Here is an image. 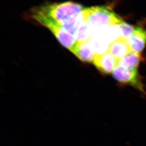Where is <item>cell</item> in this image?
Instances as JSON below:
<instances>
[{"instance_id": "cell-6", "label": "cell", "mask_w": 146, "mask_h": 146, "mask_svg": "<svg viewBox=\"0 0 146 146\" xmlns=\"http://www.w3.org/2000/svg\"><path fill=\"white\" fill-rule=\"evenodd\" d=\"M127 41L132 52L140 54L146 46V30L140 27H135L133 33Z\"/></svg>"}, {"instance_id": "cell-3", "label": "cell", "mask_w": 146, "mask_h": 146, "mask_svg": "<svg viewBox=\"0 0 146 146\" xmlns=\"http://www.w3.org/2000/svg\"><path fill=\"white\" fill-rule=\"evenodd\" d=\"M35 20L47 28L61 45L70 51L72 50L77 42L74 36L66 31L60 25L43 18H38Z\"/></svg>"}, {"instance_id": "cell-2", "label": "cell", "mask_w": 146, "mask_h": 146, "mask_svg": "<svg viewBox=\"0 0 146 146\" xmlns=\"http://www.w3.org/2000/svg\"><path fill=\"white\" fill-rule=\"evenodd\" d=\"M85 21L94 30V33L102 28L117 25L123 21L112 9L106 6L88 7L83 10Z\"/></svg>"}, {"instance_id": "cell-8", "label": "cell", "mask_w": 146, "mask_h": 146, "mask_svg": "<svg viewBox=\"0 0 146 146\" xmlns=\"http://www.w3.org/2000/svg\"><path fill=\"white\" fill-rule=\"evenodd\" d=\"M108 52L117 60H119L129 53L132 52L127 40L121 37L109 44Z\"/></svg>"}, {"instance_id": "cell-9", "label": "cell", "mask_w": 146, "mask_h": 146, "mask_svg": "<svg viewBox=\"0 0 146 146\" xmlns=\"http://www.w3.org/2000/svg\"><path fill=\"white\" fill-rule=\"evenodd\" d=\"M143 59L139 53L131 52L118 60V65L130 70H137Z\"/></svg>"}, {"instance_id": "cell-11", "label": "cell", "mask_w": 146, "mask_h": 146, "mask_svg": "<svg viewBox=\"0 0 146 146\" xmlns=\"http://www.w3.org/2000/svg\"><path fill=\"white\" fill-rule=\"evenodd\" d=\"M117 25L119 30L120 37L125 40L129 39L132 35L135 30V27L124 21Z\"/></svg>"}, {"instance_id": "cell-10", "label": "cell", "mask_w": 146, "mask_h": 146, "mask_svg": "<svg viewBox=\"0 0 146 146\" xmlns=\"http://www.w3.org/2000/svg\"><path fill=\"white\" fill-rule=\"evenodd\" d=\"M94 34V30L90 24L84 21L76 33L75 38L78 42H88Z\"/></svg>"}, {"instance_id": "cell-1", "label": "cell", "mask_w": 146, "mask_h": 146, "mask_svg": "<svg viewBox=\"0 0 146 146\" xmlns=\"http://www.w3.org/2000/svg\"><path fill=\"white\" fill-rule=\"evenodd\" d=\"M85 8L73 1L64 3H47L34 7L31 11L33 19L43 18L62 26L64 24L77 16Z\"/></svg>"}, {"instance_id": "cell-7", "label": "cell", "mask_w": 146, "mask_h": 146, "mask_svg": "<svg viewBox=\"0 0 146 146\" xmlns=\"http://www.w3.org/2000/svg\"><path fill=\"white\" fill-rule=\"evenodd\" d=\"M81 61L85 63L93 62L97 54L88 42H78L71 50Z\"/></svg>"}, {"instance_id": "cell-5", "label": "cell", "mask_w": 146, "mask_h": 146, "mask_svg": "<svg viewBox=\"0 0 146 146\" xmlns=\"http://www.w3.org/2000/svg\"><path fill=\"white\" fill-rule=\"evenodd\" d=\"M93 63L102 74L107 75L112 73L118 64V60L107 51L97 55Z\"/></svg>"}, {"instance_id": "cell-4", "label": "cell", "mask_w": 146, "mask_h": 146, "mask_svg": "<svg viewBox=\"0 0 146 146\" xmlns=\"http://www.w3.org/2000/svg\"><path fill=\"white\" fill-rule=\"evenodd\" d=\"M115 79L122 84L133 86L140 92L146 94L144 84L137 70H130L117 65L112 73Z\"/></svg>"}]
</instances>
